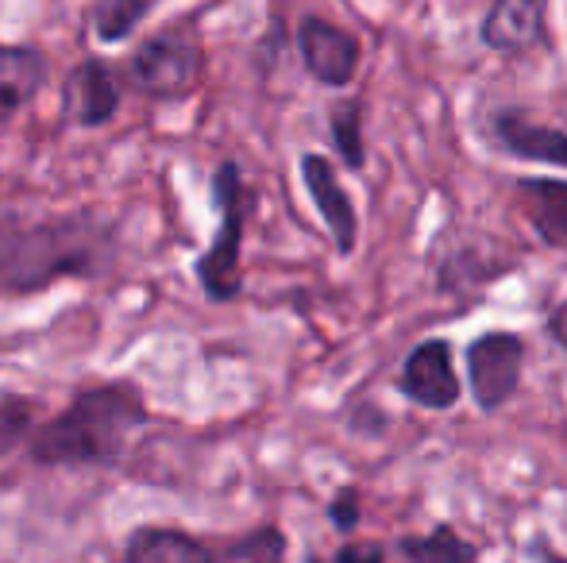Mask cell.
Instances as JSON below:
<instances>
[{"instance_id":"cell-1","label":"cell","mask_w":567,"mask_h":563,"mask_svg":"<svg viewBox=\"0 0 567 563\" xmlns=\"http://www.w3.org/2000/svg\"><path fill=\"white\" fill-rule=\"evenodd\" d=\"M143 421H147V409L132 386H97V390L74 398L66 414L54 417L31 440V459L54 467L116 463L127 436Z\"/></svg>"},{"instance_id":"cell-2","label":"cell","mask_w":567,"mask_h":563,"mask_svg":"<svg viewBox=\"0 0 567 563\" xmlns=\"http://www.w3.org/2000/svg\"><path fill=\"white\" fill-rule=\"evenodd\" d=\"M105 256V236L90 220H51L39 228L0 236V285L39 290L62 274L97 271Z\"/></svg>"},{"instance_id":"cell-3","label":"cell","mask_w":567,"mask_h":563,"mask_svg":"<svg viewBox=\"0 0 567 563\" xmlns=\"http://www.w3.org/2000/svg\"><path fill=\"white\" fill-rule=\"evenodd\" d=\"M213 194H217L220 209V232L209 243L202 259H197V279L213 301H231L244 290V271H239V243H244V220L251 209V197L244 189V174L236 163H225L213 178Z\"/></svg>"},{"instance_id":"cell-4","label":"cell","mask_w":567,"mask_h":563,"mask_svg":"<svg viewBox=\"0 0 567 563\" xmlns=\"http://www.w3.org/2000/svg\"><path fill=\"white\" fill-rule=\"evenodd\" d=\"M202 66H205V51L189 31H163V35H155L151 43H143L135 51L127 77L147 97L174 101V97H186L202 82Z\"/></svg>"},{"instance_id":"cell-5","label":"cell","mask_w":567,"mask_h":563,"mask_svg":"<svg viewBox=\"0 0 567 563\" xmlns=\"http://www.w3.org/2000/svg\"><path fill=\"white\" fill-rule=\"evenodd\" d=\"M525 340L517 332H483L467 344L463 363H467V386L475 406L486 417L498 414L502 406H509L522 386V371H525Z\"/></svg>"},{"instance_id":"cell-6","label":"cell","mask_w":567,"mask_h":563,"mask_svg":"<svg viewBox=\"0 0 567 563\" xmlns=\"http://www.w3.org/2000/svg\"><path fill=\"white\" fill-rule=\"evenodd\" d=\"M398 390L421 409L444 414L463 398V378L455 371V347L444 336H429L405 355L402 375H398Z\"/></svg>"},{"instance_id":"cell-7","label":"cell","mask_w":567,"mask_h":563,"mask_svg":"<svg viewBox=\"0 0 567 563\" xmlns=\"http://www.w3.org/2000/svg\"><path fill=\"white\" fill-rule=\"evenodd\" d=\"M298 51L306 62L309 77L324 90H348L363 62V43L355 31L324 20V15H306L298 23Z\"/></svg>"},{"instance_id":"cell-8","label":"cell","mask_w":567,"mask_h":563,"mask_svg":"<svg viewBox=\"0 0 567 563\" xmlns=\"http://www.w3.org/2000/svg\"><path fill=\"white\" fill-rule=\"evenodd\" d=\"M548 35V0H491L483 23H478V39L486 51L506 54H529Z\"/></svg>"},{"instance_id":"cell-9","label":"cell","mask_w":567,"mask_h":563,"mask_svg":"<svg viewBox=\"0 0 567 563\" xmlns=\"http://www.w3.org/2000/svg\"><path fill=\"white\" fill-rule=\"evenodd\" d=\"M301 181H306L321 220L329 225L337 251L348 259L351 251L359 248V212H355V201L348 197V189L340 186V174H337V166H332V158L317 155V150H306V155H301Z\"/></svg>"},{"instance_id":"cell-10","label":"cell","mask_w":567,"mask_h":563,"mask_svg":"<svg viewBox=\"0 0 567 563\" xmlns=\"http://www.w3.org/2000/svg\"><path fill=\"white\" fill-rule=\"evenodd\" d=\"M491 128L506 155L567 170V132L533 121L525 108H498V113L491 116Z\"/></svg>"},{"instance_id":"cell-11","label":"cell","mask_w":567,"mask_h":563,"mask_svg":"<svg viewBox=\"0 0 567 563\" xmlns=\"http://www.w3.org/2000/svg\"><path fill=\"white\" fill-rule=\"evenodd\" d=\"M62 108H66V121L82 124V128H101V124L113 121L120 108V93L105 62L90 59L70 70L66 85H62Z\"/></svg>"},{"instance_id":"cell-12","label":"cell","mask_w":567,"mask_h":563,"mask_svg":"<svg viewBox=\"0 0 567 563\" xmlns=\"http://www.w3.org/2000/svg\"><path fill=\"white\" fill-rule=\"evenodd\" d=\"M529 225L545 248H567V178H517Z\"/></svg>"},{"instance_id":"cell-13","label":"cell","mask_w":567,"mask_h":563,"mask_svg":"<svg viewBox=\"0 0 567 563\" xmlns=\"http://www.w3.org/2000/svg\"><path fill=\"white\" fill-rule=\"evenodd\" d=\"M47 77V59L31 46H0V124L12 121L39 93Z\"/></svg>"},{"instance_id":"cell-14","label":"cell","mask_w":567,"mask_h":563,"mask_svg":"<svg viewBox=\"0 0 567 563\" xmlns=\"http://www.w3.org/2000/svg\"><path fill=\"white\" fill-rule=\"evenodd\" d=\"M116 563H217V552L178 529H140Z\"/></svg>"},{"instance_id":"cell-15","label":"cell","mask_w":567,"mask_h":563,"mask_svg":"<svg viewBox=\"0 0 567 563\" xmlns=\"http://www.w3.org/2000/svg\"><path fill=\"white\" fill-rule=\"evenodd\" d=\"M398 552L405 556V563H475L478 560V544L463 541L449 521L433 525V533H425V536H402Z\"/></svg>"},{"instance_id":"cell-16","label":"cell","mask_w":567,"mask_h":563,"mask_svg":"<svg viewBox=\"0 0 567 563\" xmlns=\"http://www.w3.org/2000/svg\"><path fill=\"white\" fill-rule=\"evenodd\" d=\"M329 136L337 155L343 158L348 170H363L367 166V143H363V101L340 97L329 108Z\"/></svg>"},{"instance_id":"cell-17","label":"cell","mask_w":567,"mask_h":563,"mask_svg":"<svg viewBox=\"0 0 567 563\" xmlns=\"http://www.w3.org/2000/svg\"><path fill=\"white\" fill-rule=\"evenodd\" d=\"M483 259L486 251H475V256H471V248L449 251L441 271H436V290L452 293V290H467V285H486L498 271H506V267H483Z\"/></svg>"},{"instance_id":"cell-18","label":"cell","mask_w":567,"mask_h":563,"mask_svg":"<svg viewBox=\"0 0 567 563\" xmlns=\"http://www.w3.org/2000/svg\"><path fill=\"white\" fill-rule=\"evenodd\" d=\"M143 12H147V0H101L93 8V31L105 43H116V39H127L140 28Z\"/></svg>"},{"instance_id":"cell-19","label":"cell","mask_w":567,"mask_h":563,"mask_svg":"<svg viewBox=\"0 0 567 563\" xmlns=\"http://www.w3.org/2000/svg\"><path fill=\"white\" fill-rule=\"evenodd\" d=\"M329 521L340 533H351L363 521V502H359V487H343L337 490V498L329 502Z\"/></svg>"},{"instance_id":"cell-20","label":"cell","mask_w":567,"mask_h":563,"mask_svg":"<svg viewBox=\"0 0 567 563\" xmlns=\"http://www.w3.org/2000/svg\"><path fill=\"white\" fill-rule=\"evenodd\" d=\"M329 563H386V544L382 541H348L332 552Z\"/></svg>"},{"instance_id":"cell-21","label":"cell","mask_w":567,"mask_h":563,"mask_svg":"<svg viewBox=\"0 0 567 563\" xmlns=\"http://www.w3.org/2000/svg\"><path fill=\"white\" fill-rule=\"evenodd\" d=\"M529 552H537V556H540V563H567L564 556H556V552L548 549L545 541H533V549H529Z\"/></svg>"}]
</instances>
